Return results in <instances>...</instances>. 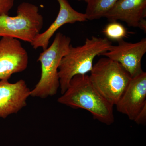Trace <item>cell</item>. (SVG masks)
<instances>
[{"instance_id":"5","label":"cell","mask_w":146,"mask_h":146,"mask_svg":"<svg viewBox=\"0 0 146 146\" xmlns=\"http://www.w3.org/2000/svg\"><path fill=\"white\" fill-rule=\"evenodd\" d=\"M17 14L0 15V37H10L31 44L40 33L44 18L38 7L24 2L17 7Z\"/></svg>"},{"instance_id":"4","label":"cell","mask_w":146,"mask_h":146,"mask_svg":"<svg viewBox=\"0 0 146 146\" xmlns=\"http://www.w3.org/2000/svg\"><path fill=\"white\" fill-rule=\"evenodd\" d=\"M89 76L94 87L110 104L115 105L132 78L122 65L107 57L94 65Z\"/></svg>"},{"instance_id":"6","label":"cell","mask_w":146,"mask_h":146,"mask_svg":"<svg viewBox=\"0 0 146 146\" xmlns=\"http://www.w3.org/2000/svg\"><path fill=\"white\" fill-rule=\"evenodd\" d=\"M146 52V38L135 43L126 42L123 39L118 42L117 46L112 45L101 55L120 63L133 78L144 72L142 60Z\"/></svg>"},{"instance_id":"15","label":"cell","mask_w":146,"mask_h":146,"mask_svg":"<svg viewBox=\"0 0 146 146\" xmlns=\"http://www.w3.org/2000/svg\"><path fill=\"white\" fill-rule=\"evenodd\" d=\"M133 121L137 124H145L146 121V105L145 106L142 110L138 113L137 117Z\"/></svg>"},{"instance_id":"16","label":"cell","mask_w":146,"mask_h":146,"mask_svg":"<svg viewBox=\"0 0 146 146\" xmlns=\"http://www.w3.org/2000/svg\"><path fill=\"white\" fill-rule=\"evenodd\" d=\"M78 1H84L86 3H88L91 0H78Z\"/></svg>"},{"instance_id":"2","label":"cell","mask_w":146,"mask_h":146,"mask_svg":"<svg viewBox=\"0 0 146 146\" xmlns=\"http://www.w3.org/2000/svg\"><path fill=\"white\" fill-rule=\"evenodd\" d=\"M112 45V42L106 38L94 36L86 39L82 46L73 47L71 45L58 68L61 94L68 89L74 76L87 74L91 72L95 57L108 51Z\"/></svg>"},{"instance_id":"9","label":"cell","mask_w":146,"mask_h":146,"mask_svg":"<svg viewBox=\"0 0 146 146\" xmlns=\"http://www.w3.org/2000/svg\"><path fill=\"white\" fill-rule=\"evenodd\" d=\"M30 92L23 80L13 83L0 80V117L5 119L25 107Z\"/></svg>"},{"instance_id":"1","label":"cell","mask_w":146,"mask_h":146,"mask_svg":"<svg viewBox=\"0 0 146 146\" xmlns=\"http://www.w3.org/2000/svg\"><path fill=\"white\" fill-rule=\"evenodd\" d=\"M57 101L73 108L85 110L94 119L104 124L110 125L115 121L114 106L97 91L88 75L74 76Z\"/></svg>"},{"instance_id":"7","label":"cell","mask_w":146,"mask_h":146,"mask_svg":"<svg viewBox=\"0 0 146 146\" xmlns=\"http://www.w3.org/2000/svg\"><path fill=\"white\" fill-rule=\"evenodd\" d=\"M29 56L20 40L10 37L0 39V80H8L14 74L23 72Z\"/></svg>"},{"instance_id":"11","label":"cell","mask_w":146,"mask_h":146,"mask_svg":"<svg viewBox=\"0 0 146 146\" xmlns=\"http://www.w3.org/2000/svg\"><path fill=\"white\" fill-rule=\"evenodd\" d=\"M59 10L55 20L48 29L36 35L31 44L35 49L42 48L43 50L48 47L50 40L58 30L67 24L87 21L85 13H80L72 8L67 0H56Z\"/></svg>"},{"instance_id":"12","label":"cell","mask_w":146,"mask_h":146,"mask_svg":"<svg viewBox=\"0 0 146 146\" xmlns=\"http://www.w3.org/2000/svg\"><path fill=\"white\" fill-rule=\"evenodd\" d=\"M118 0H91L87 3L86 14L87 20H97L104 17Z\"/></svg>"},{"instance_id":"14","label":"cell","mask_w":146,"mask_h":146,"mask_svg":"<svg viewBox=\"0 0 146 146\" xmlns=\"http://www.w3.org/2000/svg\"><path fill=\"white\" fill-rule=\"evenodd\" d=\"M14 3V0H0V15L8 14Z\"/></svg>"},{"instance_id":"10","label":"cell","mask_w":146,"mask_h":146,"mask_svg":"<svg viewBox=\"0 0 146 146\" xmlns=\"http://www.w3.org/2000/svg\"><path fill=\"white\" fill-rule=\"evenodd\" d=\"M146 0H118L105 15L110 22L120 21L146 31Z\"/></svg>"},{"instance_id":"13","label":"cell","mask_w":146,"mask_h":146,"mask_svg":"<svg viewBox=\"0 0 146 146\" xmlns=\"http://www.w3.org/2000/svg\"><path fill=\"white\" fill-rule=\"evenodd\" d=\"M103 33L108 40L117 42L123 40L127 35L125 27L117 21H112L105 27Z\"/></svg>"},{"instance_id":"3","label":"cell","mask_w":146,"mask_h":146,"mask_svg":"<svg viewBox=\"0 0 146 146\" xmlns=\"http://www.w3.org/2000/svg\"><path fill=\"white\" fill-rule=\"evenodd\" d=\"M71 42L70 37L58 33L52 44L39 54L37 61L41 63V77L31 90V96L44 99L56 94L60 87L58 68L72 45Z\"/></svg>"},{"instance_id":"8","label":"cell","mask_w":146,"mask_h":146,"mask_svg":"<svg viewBox=\"0 0 146 146\" xmlns=\"http://www.w3.org/2000/svg\"><path fill=\"white\" fill-rule=\"evenodd\" d=\"M118 112L134 121L146 105V73L132 78L125 91L115 105Z\"/></svg>"}]
</instances>
